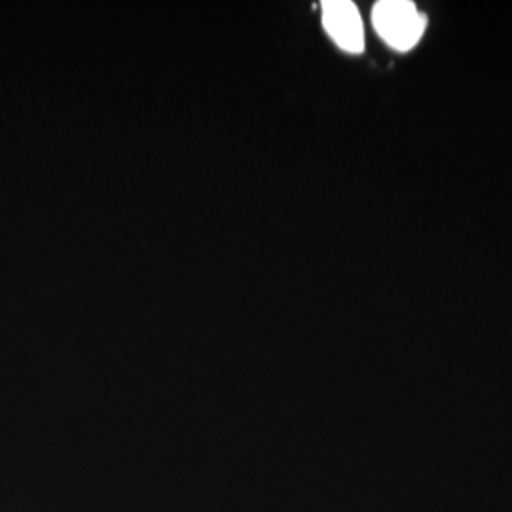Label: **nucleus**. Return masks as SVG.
I'll return each mask as SVG.
<instances>
[{
	"mask_svg": "<svg viewBox=\"0 0 512 512\" xmlns=\"http://www.w3.org/2000/svg\"><path fill=\"white\" fill-rule=\"evenodd\" d=\"M372 25L397 52L412 50L427 27V18L410 0H380L372 8Z\"/></svg>",
	"mask_w": 512,
	"mask_h": 512,
	"instance_id": "nucleus-1",
	"label": "nucleus"
},
{
	"mask_svg": "<svg viewBox=\"0 0 512 512\" xmlns=\"http://www.w3.org/2000/svg\"><path fill=\"white\" fill-rule=\"evenodd\" d=\"M323 27L338 48L349 54L365 50V27L357 6L349 0L323 2Z\"/></svg>",
	"mask_w": 512,
	"mask_h": 512,
	"instance_id": "nucleus-2",
	"label": "nucleus"
}]
</instances>
